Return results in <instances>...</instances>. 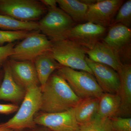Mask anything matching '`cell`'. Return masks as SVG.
<instances>
[{
	"mask_svg": "<svg viewBox=\"0 0 131 131\" xmlns=\"http://www.w3.org/2000/svg\"><path fill=\"white\" fill-rule=\"evenodd\" d=\"M34 63L41 89L45 86L53 72L62 66L53 58L51 51L46 52L37 57Z\"/></svg>",
	"mask_w": 131,
	"mask_h": 131,
	"instance_id": "e0dca14e",
	"label": "cell"
},
{
	"mask_svg": "<svg viewBox=\"0 0 131 131\" xmlns=\"http://www.w3.org/2000/svg\"><path fill=\"white\" fill-rule=\"evenodd\" d=\"M106 28L89 22L76 24L69 33L70 39L87 50L92 49L101 41L105 34Z\"/></svg>",
	"mask_w": 131,
	"mask_h": 131,
	"instance_id": "30bf717a",
	"label": "cell"
},
{
	"mask_svg": "<svg viewBox=\"0 0 131 131\" xmlns=\"http://www.w3.org/2000/svg\"><path fill=\"white\" fill-rule=\"evenodd\" d=\"M120 24L130 28L131 26V1L124 2L115 16L112 25Z\"/></svg>",
	"mask_w": 131,
	"mask_h": 131,
	"instance_id": "603a6c76",
	"label": "cell"
},
{
	"mask_svg": "<svg viewBox=\"0 0 131 131\" xmlns=\"http://www.w3.org/2000/svg\"><path fill=\"white\" fill-rule=\"evenodd\" d=\"M19 107L13 104H0V114H8L17 111Z\"/></svg>",
	"mask_w": 131,
	"mask_h": 131,
	"instance_id": "4316f807",
	"label": "cell"
},
{
	"mask_svg": "<svg viewBox=\"0 0 131 131\" xmlns=\"http://www.w3.org/2000/svg\"><path fill=\"white\" fill-rule=\"evenodd\" d=\"M42 91L40 110L45 113L64 112L73 108L81 99L57 73L50 76Z\"/></svg>",
	"mask_w": 131,
	"mask_h": 131,
	"instance_id": "6da1fadb",
	"label": "cell"
},
{
	"mask_svg": "<svg viewBox=\"0 0 131 131\" xmlns=\"http://www.w3.org/2000/svg\"><path fill=\"white\" fill-rule=\"evenodd\" d=\"M112 131H131V118L114 117L110 119Z\"/></svg>",
	"mask_w": 131,
	"mask_h": 131,
	"instance_id": "d4e9b609",
	"label": "cell"
},
{
	"mask_svg": "<svg viewBox=\"0 0 131 131\" xmlns=\"http://www.w3.org/2000/svg\"><path fill=\"white\" fill-rule=\"evenodd\" d=\"M0 28L7 31H39L37 21H19L7 15L0 14Z\"/></svg>",
	"mask_w": 131,
	"mask_h": 131,
	"instance_id": "44dd1931",
	"label": "cell"
},
{
	"mask_svg": "<svg viewBox=\"0 0 131 131\" xmlns=\"http://www.w3.org/2000/svg\"><path fill=\"white\" fill-rule=\"evenodd\" d=\"M61 9L77 24L84 23L88 6L78 0H57Z\"/></svg>",
	"mask_w": 131,
	"mask_h": 131,
	"instance_id": "ffe728a7",
	"label": "cell"
},
{
	"mask_svg": "<svg viewBox=\"0 0 131 131\" xmlns=\"http://www.w3.org/2000/svg\"><path fill=\"white\" fill-rule=\"evenodd\" d=\"M120 98L118 94L103 93L100 98L98 110L95 118L110 119L120 112Z\"/></svg>",
	"mask_w": 131,
	"mask_h": 131,
	"instance_id": "d6986e66",
	"label": "cell"
},
{
	"mask_svg": "<svg viewBox=\"0 0 131 131\" xmlns=\"http://www.w3.org/2000/svg\"><path fill=\"white\" fill-rule=\"evenodd\" d=\"M3 67V77L0 85V100L13 102H19L22 100L26 91L14 81L6 62Z\"/></svg>",
	"mask_w": 131,
	"mask_h": 131,
	"instance_id": "9a60e30c",
	"label": "cell"
},
{
	"mask_svg": "<svg viewBox=\"0 0 131 131\" xmlns=\"http://www.w3.org/2000/svg\"><path fill=\"white\" fill-rule=\"evenodd\" d=\"M122 0H98L88 6L85 21L106 28L112 25L115 16L124 3Z\"/></svg>",
	"mask_w": 131,
	"mask_h": 131,
	"instance_id": "ba28073f",
	"label": "cell"
},
{
	"mask_svg": "<svg viewBox=\"0 0 131 131\" xmlns=\"http://www.w3.org/2000/svg\"><path fill=\"white\" fill-rule=\"evenodd\" d=\"M52 42L39 31H35L15 46L9 58L16 61L34 62L35 58L51 51Z\"/></svg>",
	"mask_w": 131,
	"mask_h": 131,
	"instance_id": "52a82bcc",
	"label": "cell"
},
{
	"mask_svg": "<svg viewBox=\"0 0 131 131\" xmlns=\"http://www.w3.org/2000/svg\"><path fill=\"white\" fill-rule=\"evenodd\" d=\"M100 98L89 97L81 99L74 107L75 117L80 125L91 121L95 118Z\"/></svg>",
	"mask_w": 131,
	"mask_h": 131,
	"instance_id": "ac0fdd59",
	"label": "cell"
},
{
	"mask_svg": "<svg viewBox=\"0 0 131 131\" xmlns=\"http://www.w3.org/2000/svg\"><path fill=\"white\" fill-rule=\"evenodd\" d=\"M119 78V88L118 94L121 100L120 112L124 113H130L131 108V66L123 64L118 72Z\"/></svg>",
	"mask_w": 131,
	"mask_h": 131,
	"instance_id": "2e32d148",
	"label": "cell"
},
{
	"mask_svg": "<svg viewBox=\"0 0 131 131\" xmlns=\"http://www.w3.org/2000/svg\"><path fill=\"white\" fill-rule=\"evenodd\" d=\"M15 45V43H11L0 46V69L3 67L9 57L12 56Z\"/></svg>",
	"mask_w": 131,
	"mask_h": 131,
	"instance_id": "484cf974",
	"label": "cell"
},
{
	"mask_svg": "<svg viewBox=\"0 0 131 131\" xmlns=\"http://www.w3.org/2000/svg\"><path fill=\"white\" fill-rule=\"evenodd\" d=\"M47 13L38 21L39 30L52 42L67 39L76 24L60 8H47Z\"/></svg>",
	"mask_w": 131,
	"mask_h": 131,
	"instance_id": "277c9868",
	"label": "cell"
},
{
	"mask_svg": "<svg viewBox=\"0 0 131 131\" xmlns=\"http://www.w3.org/2000/svg\"><path fill=\"white\" fill-rule=\"evenodd\" d=\"M6 62L14 81L26 91L40 85L33 62L8 59Z\"/></svg>",
	"mask_w": 131,
	"mask_h": 131,
	"instance_id": "7c38bea8",
	"label": "cell"
},
{
	"mask_svg": "<svg viewBox=\"0 0 131 131\" xmlns=\"http://www.w3.org/2000/svg\"><path fill=\"white\" fill-rule=\"evenodd\" d=\"M131 39V28L118 24L110 26L102 41L118 54L121 61L123 57V58H130Z\"/></svg>",
	"mask_w": 131,
	"mask_h": 131,
	"instance_id": "8fae6325",
	"label": "cell"
},
{
	"mask_svg": "<svg viewBox=\"0 0 131 131\" xmlns=\"http://www.w3.org/2000/svg\"><path fill=\"white\" fill-rule=\"evenodd\" d=\"M34 121L35 125L43 126L52 131H77L80 127L74 108L61 112L42 113L35 117Z\"/></svg>",
	"mask_w": 131,
	"mask_h": 131,
	"instance_id": "9c48e42d",
	"label": "cell"
},
{
	"mask_svg": "<svg viewBox=\"0 0 131 131\" xmlns=\"http://www.w3.org/2000/svg\"><path fill=\"white\" fill-rule=\"evenodd\" d=\"M57 73L67 82L80 99L100 98L103 94L93 75L88 72L62 66L58 70Z\"/></svg>",
	"mask_w": 131,
	"mask_h": 131,
	"instance_id": "5b68a950",
	"label": "cell"
},
{
	"mask_svg": "<svg viewBox=\"0 0 131 131\" xmlns=\"http://www.w3.org/2000/svg\"><path fill=\"white\" fill-rule=\"evenodd\" d=\"M87 49L69 39L52 42L51 52L62 66L93 75L86 62Z\"/></svg>",
	"mask_w": 131,
	"mask_h": 131,
	"instance_id": "3957f363",
	"label": "cell"
},
{
	"mask_svg": "<svg viewBox=\"0 0 131 131\" xmlns=\"http://www.w3.org/2000/svg\"><path fill=\"white\" fill-rule=\"evenodd\" d=\"M77 131H112L111 120L94 118L91 121L80 125Z\"/></svg>",
	"mask_w": 131,
	"mask_h": 131,
	"instance_id": "7402d4cb",
	"label": "cell"
},
{
	"mask_svg": "<svg viewBox=\"0 0 131 131\" xmlns=\"http://www.w3.org/2000/svg\"><path fill=\"white\" fill-rule=\"evenodd\" d=\"M86 55L92 61L107 66L117 73L124 64L118 54L102 41L87 50Z\"/></svg>",
	"mask_w": 131,
	"mask_h": 131,
	"instance_id": "5bb4252c",
	"label": "cell"
},
{
	"mask_svg": "<svg viewBox=\"0 0 131 131\" xmlns=\"http://www.w3.org/2000/svg\"><path fill=\"white\" fill-rule=\"evenodd\" d=\"M3 71H2L0 69V85L2 83V80H3Z\"/></svg>",
	"mask_w": 131,
	"mask_h": 131,
	"instance_id": "f546056e",
	"label": "cell"
},
{
	"mask_svg": "<svg viewBox=\"0 0 131 131\" xmlns=\"http://www.w3.org/2000/svg\"><path fill=\"white\" fill-rule=\"evenodd\" d=\"M41 2L47 8L57 7V0H41Z\"/></svg>",
	"mask_w": 131,
	"mask_h": 131,
	"instance_id": "83f0119b",
	"label": "cell"
},
{
	"mask_svg": "<svg viewBox=\"0 0 131 131\" xmlns=\"http://www.w3.org/2000/svg\"><path fill=\"white\" fill-rule=\"evenodd\" d=\"M48 131L47 130H42V131Z\"/></svg>",
	"mask_w": 131,
	"mask_h": 131,
	"instance_id": "4dcf8cb0",
	"label": "cell"
},
{
	"mask_svg": "<svg viewBox=\"0 0 131 131\" xmlns=\"http://www.w3.org/2000/svg\"><path fill=\"white\" fill-rule=\"evenodd\" d=\"M41 104L40 86L27 90L21 105L15 115L0 125L13 130L33 128L36 125L34 121L35 115L40 110Z\"/></svg>",
	"mask_w": 131,
	"mask_h": 131,
	"instance_id": "7a4b0ae2",
	"label": "cell"
},
{
	"mask_svg": "<svg viewBox=\"0 0 131 131\" xmlns=\"http://www.w3.org/2000/svg\"><path fill=\"white\" fill-rule=\"evenodd\" d=\"M47 8L35 0H0V14L22 21H36L47 13Z\"/></svg>",
	"mask_w": 131,
	"mask_h": 131,
	"instance_id": "8992f818",
	"label": "cell"
},
{
	"mask_svg": "<svg viewBox=\"0 0 131 131\" xmlns=\"http://www.w3.org/2000/svg\"><path fill=\"white\" fill-rule=\"evenodd\" d=\"M34 31L0 30V45L3 46L6 43H14L16 40L23 39Z\"/></svg>",
	"mask_w": 131,
	"mask_h": 131,
	"instance_id": "cb8c5ba5",
	"label": "cell"
},
{
	"mask_svg": "<svg viewBox=\"0 0 131 131\" xmlns=\"http://www.w3.org/2000/svg\"><path fill=\"white\" fill-rule=\"evenodd\" d=\"M86 60L103 93L118 94L120 81L117 71L107 66L92 61L87 56Z\"/></svg>",
	"mask_w": 131,
	"mask_h": 131,
	"instance_id": "4fadbf2b",
	"label": "cell"
},
{
	"mask_svg": "<svg viewBox=\"0 0 131 131\" xmlns=\"http://www.w3.org/2000/svg\"><path fill=\"white\" fill-rule=\"evenodd\" d=\"M0 131H13V130L0 125Z\"/></svg>",
	"mask_w": 131,
	"mask_h": 131,
	"instance_id": "f1b7e54d",
	"label": "cell"
}]
</instances>
